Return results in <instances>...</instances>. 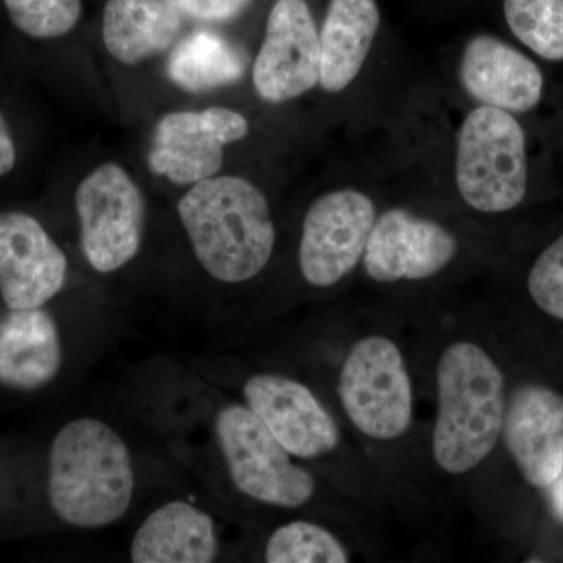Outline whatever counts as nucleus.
I'll use <instances>...</instances> for the list:
<instances>
[{
	"label": "nucleus",
	"instance_id": "1",
	"mask_svg": "<svg viewBox=\"0 0 563 563\" xmlns=\"http://www.w3.org/2000/svg\"><path fill=\"white\" fill-rule=\"evenodd\" d=\"M135 488L131 448L109 422L74 418L52 440L47 499L62 523L81 531L117 525L132 509Z\"/></svg>",
	"mask_w": 563,
	"mask_h": 563
},
{
	"label": "nucleus",
	"instance_id": "2",
	"mask_svg": "<svg viewBox=\"0 0 563 563\" xmlns=\"http://www.w3.org/2000/svg\"><path fill=\"white\" fill-rule=\"evenodd\" d=\"M177 214L192 254L220 284L255 279L276 247V225L265 192L240 176H213L188 187Z\"/></svg>",
	"mask_w": 563,
	"mask_h": 563
},
{
	"label": "nucleus",
	"instance_id": "3",
	"mask_svg": "<svg viewBox=\"0 0 563 563\" xmlns=\"http://www.w3.org/2000/svg\"><path fill=\"white\" fill-rule=\"evenodd\" d=\"M437 395L433 459L455 476L472 472L490 455L503 433L501 369L477 344H451L437 366Z\"/></svg>",
	"mask_w": 563,
	"mask_h": 563
},
{
	"label": "nucleus",
	"instance_id": "4",
	"mask_svg": "<svg viewBox=\"0 0 563 563\" xmlns=\"http://www.w3.org/2000/svg\"><path fill=\"white\" fill-rule=\"evenodd\" d=\"M213 432L229 477L246 498L280 509L312 501L313 474L292 461L246 404H222L213 417Z\"/></svg>",
	"mask_w": 563,
	"mask_h": 563
},
{
	"label": "nucleus",
	"instance_id": "5",
	"mask_svg": "<svg viewBox=\"0 0 563 563\" xmlns=\"http://www.w3.org/2000/svg\"><path fill=\"white\" fill-rule=\"evenodd\" d=\"M457 187L473 209L501 213L528 190V157L520 122L509 111L479 107L463 121L457 143Z\"/></svg>",
	"mask_w": 563,
	"mask_h": 563
},
{
	"label": "nucleus",
	"instance_id": "6",
	"mask_svg": "<svg viewBox=\"0 0 563 563\" xmlns=\"http://www.w3.org/2000/svg\"><path fill=\"white\" fill-rule=\"evenodd\" d=\"M80 250L92 272L113 274L131 265L143 247L146 196L128 169L102 163L77 185Z\"/></svg>",
	"mask_w": 563,
	"mask_h": 563
},
{
	"label": "nucleus",
	"instance_id": "7",
	"mask_svg": "<svg viewBox=\"0 0 563 563\" xmlns=\"http://www.w3.org/2000/svg\"><path fill=\"white\" fill-rule=\"evenodd\" d=\"M339 396L352 424L369 439L395 440L413 418V388L402 352L387 336L358 340L344 358Z\"/></svg>",
	"mask_w": 563,
	"mask_h": 563
},
{
	"label": "nucleus",
	"instance_id": "8",
	"mask_svg": "<svg viewBox=\"0 0 563 563\" xmlns=\"http://www.w3.org/2000/svg\"><path fill=\"white\" fill-rule=\"evenodd\" d=\"M250 133V122L228 107L166 113L155 125L147 162L152 173L179 187L220 174L225 147Z\"/></svg>",
	"mask_w": 563,
	"mask_h": 563
},
{
	"label": "nucleus",
	"instance_id": "9",
	"mask_svg": "<svg viewBox=\"0 0 563 563\" xmlns=\"http://www.w3.org/2000/svg\"><path fill=\"white\" fill-rule=\"evenodd\" d=\"M374 222V203L361 191H332L318 198L302 222L298 262L303 280L314 288H331L354 272Z\"/></svg>",
	"mask_w": 563,
	"mask_h": 563
},
{
	"label": "nucleus",
	"instance_id": "10",
	"mask_svg": "<svg viewBox=\"0 0 563 563\" xmlns=\"http://www.w3.org/2000/svg\"><path fill=\"white\" fill-rule=\"evenodd\" d=\"M320 32L306 0H277L252 66V84L263 101L284 103L320 84Z\"/></svg>",
	"mask_w": 563,
	"mask_h": 563
},
{
	"label": "nucleus",
	"instance_id": "11",
	"mask_svg": "<svg viewBox=\"0 0 563 563\" xmlns=\"http://www.w3.org/2000/svg\"><path fill=\"white\" fill-rule=\"evenodd\" d=\"M68 273L65 251L35 217L0 211V298L7 309L46 307Z\"/></svg>",
	"mask_w": 563,
	"mask_h": 563
},
{
	"label": "nucleus",
	"instance_id": "12",
	"mask_svg": "<svg viewBox=\"0 0 563 563\" xmlns=\"http://www.w3.org/2000/svg\"><path fill=\"white\" fill-rule=\"evenodd\" d=\"M243 399L292 457L313 461L339 448V424L306 384L282 374H254L243 385Z\"/></svg>",
	"mask_w": 563,
	"mask_h": 563
},
{
	"label": "nucleus",
	"instance_id": "13",
	"mask_svg": "<svg viewBox=\"0 0 563 563\" xmlns=\"http://www.w3.org/2000/svg\"><path fill=\"white\" fill-rule=\"evenodd\" d=\"M457 250V239L439 222L393 209L374 222L363 266L383 284L431 279L454 261Z\"/></svg>",
	"mask_w": 563,
	"mask_h": 563
},
{
	"label": "nucleus",
	"instance_id": "14",
	"mask_svg": "<svg viewBox=\"0 0 563 563\" xmlns=\"http://www.w3.org/2000/svg\"><path fill=\"white\" fill-rule=\"evenodd\" d=\"M504 442L521 474L537 488L563 472V396L544 385H521L506 407Z\"/></svg>",
	"mask_w": 563,
	"mask_h": 563
},
{
	"label": "nucleus",
	"instance_id": "15",
	"mask_svg": "<svg viewBox=\"0 0 563 563\" xmlns=\"http://www.w3.org/2000/svg\"><path fill=\"white\" fill-rule=\"evenodd\" d=\"M65 362L60 325L44 307L0 313V385L36 391L57 379Z\"/></svg>",
	"mask_w": 563,
	"mask_h": 563
},
{
	"label": "nucleus",
	"instance_id": "16",
	"mask_svg": "<svg viewBox=\"0 0 563 563\" xmlns=\"http://www.w3.org/2000/svg\"><path fill=\"white\" fill-rule=\"evenodd\" d=\"M461 81L477 101L515 113L536 109L542 99L543 76L539 66L490 35L474 36L466 44Z\"/></svg>",
	"mask_w": 563,
	"mask_h": 563
},
{
	"label": "nucleus",
	"instance_id": "17",
	"mask_svg": "<svg viewBox=\"0 0 563 563\" xmlns=\"http://www.w3.org/2000/svg\"><path fill=\"white\" fill-rule=\"evenodd\" d=\"M221 553L213 515L188 499L155 507L133 532L129 558L135 563H210Z\"/></svg>",
	"mask_w": 563,
	"mask_h": 563
},
{
	"label": "nucleus",
	"instance_id": "18",
	"mask_svg": "<svg viewBox=\"0 0 563 563\" xmlns=\"http://www.w3.org/2000/svg\"><path fill=\"white\" fill-rule=\"evenodd\" d=\"M177 0H109L102 43L114 62L136 66L176 46L184 29Z\"/></svg>",
	"mask_w": 563,
	"mask_h": 563
},
{
	"label": "nucleus",
	"instance_id": "19",
	"mask_svg": "<svg viewBox=\"0 0 563 563\" xmlns=\"http://www.w3.org/2000/svg\"><path fill=\"white\" fill-rule=\"evenodd\" d=\"M376 0H331L320 32V85L343 91L361 73L379 29Z\"/></svg>",
	"mask_w": 563,
	"mask_h": 563
},
{
	"label": "nucleus",
	"instance_id": "20",
	"mask_svg": "<svg viewBox=\"0 0 563 563\" xmlns=\"http://www.w3.org/2000/svg\"><path fill=\"white\" fill-rule=\"evenodd\" d=\"M242 54L209 31L192 32L177 41L169 55L168 74L174 85L188 92H207L229 87L243 79Z\"/></svg>",
	"mask_w": 563,
	"mask_h": 563
},
{
	"label": "nucleus",
	"instance_id": "21",
	"mask_svg": "<svg viewBox=\"0 0 563 563\" xmlns=\"http://www.w3.org/2000/svg\"><path fill=\"white\" fill-rule=\"evenodd\" d=\"M268 563H347L344 544L313 521L295 520L274 529L263 551Z\"/></svg>",
	"mask_w": 563,
	"mask_h": 563
},
{
	"label": "nucleus",
	"instance_id": "22",
	"mask_svg": "<svg viewBox=\"0 0 563 563\" xmlns=\"http://www.w3.org/2000/svg\"><path fill=\"white\" fill-rule=\"evenodd\" d=\"M510 31L544 60H563V0H504Z\"/></svg>",
	"mask_w": 563,
	"mask_h": 563
},
{
	"label": "nucleus",
	"instance_id": "23",
	"mask_svg": "<svg viewBox=\"0 0 563 563\" xmlns=\"http://www.w3.org/2000/svg\"><path fill=\"white\" fill-rule=\"evenodd\" d=\"M3 3L14 27L36 40L68 35L84 13L81 0H3Z\"/></svg>",
	"mask_w": 563,
	"mask_h": 563
},
{
	"label": "nucleus",
	"instance_id": "24",
	"mask_svg": "<svg viewBox=\"0 0 563 563\" xmlns=\"http://www.w3.org/2000/svg\"><path fill=\"white\" fill-rule=\"evenodd\" d=\"M528 290L540 310L563 321V235L533 263Z\"/></svg>",
	"mask_w": 563,
	"mask_h": 563
},
{
	"label": "nucleus",
	"instance_id": "25",
	"mask_svg": "<svg viewBox=\"0 0 563 563\" xmlns=\"http://www.w3.org/2000/svg\"><path fill=\"white\" fill-rule=\"evenodd\" d=\"M184 14L202 22L235 20L250 5V0H177Z\"/></svg>",
	"mask_w": 563,
	"mask_h": 563
},
{
	"label": "nucleus",
	"instance_id": "26",
	"mask_svg": "<svg viewBox=\"0 0 563 563\" xmlns=\"http://www.w3.org/2000/svg\"><path fill=\"white\" fill-rule=\"evenodd\" d=\"M16 144L11 135L9 122L0 111V177L13 172L16 165Z\"/></svg>",
	"mask_w": 563,
	"mask_h": 563
},
{
	"label": "nucleus",
	"instance_id": "27",
	"mask_svg": "<svg viewBox=\"0 0 563 563\" xmlns=\"http://www.w3.org/2000/svg\"><path fill=\"white\" fill-rule=\"evenodd\" d=\"M547 490H550V501L551 507H553V512L563 523V472L561 476H559V479L555 481L551 487H548Z\"/></svg>",
	"mask_w": 563,
	"mask_h": 563
}]
</instances>
